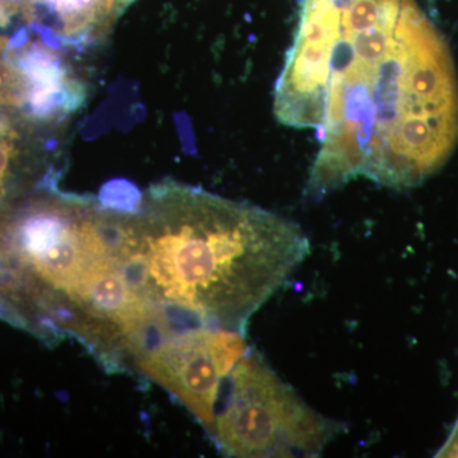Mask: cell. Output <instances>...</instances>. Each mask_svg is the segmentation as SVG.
<instances>
[{
  "label": "cell",
  "mask_w": 458,
  "mask_h": 458,
  "mask_svg": "<svg viewBox=\"0 0 458 458\" xmlns=\"http://www.w3.org/2000/svg\"><path fill=\"white\" fill-rule=\"evenodd\" d=\"M274 113L315 131L307 197L358 177L414 188L458 143L450 50L414 0H303Z\"/></svg>",
  "instance_id": "6da1fadb"
},
{
  "label": "cell",
  "mask_w": 458,
  "mask_h": 458,
  "mask_svg": "<svg viewBox=\"0 0 458 458\" xmlns=\"http://www.w3.org/2000/svg\"><path fill=\"white\" fill-rule=\"evenodd\" d=\"M113 246L161 340L192 327L245 334L310 254L291 219L171 180L148 189L131 212L113 209Z\"/></svg>",
  "instance_id": "7a4b0ae2"
},
{
  "label": "cell",
  "mask_w": 458,
  "mask_h": 458,
  "mask_svg": "<svg viewBox=\"0 0 458 458\" xmlns=\"http://www.w3.org/2000/svg\"><path fill=\"white\" fill-rule=\"evenodd\" d=\"M212 432L231 457H318L345 428L304 403L256 352L229 376Z\"/></svg>",
  "instance_id": "3957f363"
},
{
  "label": "cell",
  "mask_w": 458,
  "mask_h": 458,
  "mask_svg": "<svg viewBox=\"0 0 458 458\" xmlns=\"http://www.w3.org/2000/svg\"><path fill=\"white\" fill-rule=\"evenodd\" d=\"M249 351L240 331L192 327L153 344L132 363L174 394L210 434L229 376Z\"/></svg>",
  "instance_id": "277c9868"
},
{
  "label": "cell",
  "mask_w": 458,
  "mask_h": 458,
  "mask_svg": "<svg viewBox=\"0 0 458 458\" xmlns=\"http://www.w3.org/2000/svg\"><path fill=\"white\" fill-rule=\"evenodd\" d=\"M31 83L13 60L0 57V105L20 107L29 102Z\"/></svg>",
  "instance_id": "5b68a950"
},
{
  "label": "cell",
  "mask_w": 458,
  "mask_h": 458,
  "mask_svg": "<svg viewBox=\"0 0 458 458\" xmlns=\"http://www.w3.org/2000/svg\"><path fill=\"white\" fill-rule=\"evenodd\" d=\"M13 140L14 132L9 129L0 132V199L4 198L7 194L9 170H11L14 156H16Z\"/></svg>",
  "instance_id": "8992f818"
},
{
  "label": "cell",
  "mask_w": 458,
  "mask_h": 458,
  "mask_svg": "<svg viewBox=\"0 0 458 458\" xmlns=\"http://www.w3.org/2000/svg\"><path fill=\"white\" fill-rule=\"evenodd\" d=\"M117 2V7H119L120 13L128 7L129 4L132 2V0H116Z\"/></svg>",
  "instance_id": "52a82bcc"
}]
</instances>
